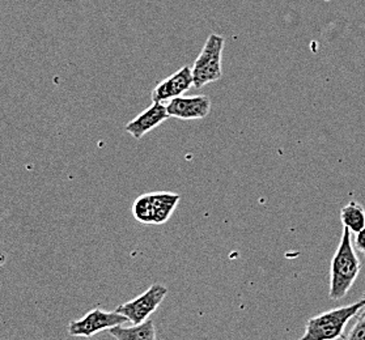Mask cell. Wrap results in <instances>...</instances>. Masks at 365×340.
I'll use <instances>...</instances> for the list:
<instances>
[{
	"label": "cell",
	"instance_id": "9c48e42d",
	"mask_svg": "<svg viewBox=\"0 0 365 340\" xmlns=\"http://www.w3.org/2000/svg\"><path fill=\"white\" fill-rule=\"evenodd\" d=\"M151 208L152 224L160 225L167 222L178 206L181 197L175 192H150L147 194Z\"/></svg>",
	"mask_w": 365,
	"mask_h": 340
},
{
	"label": "cell",
	"instance_id": "30bf717a",
	"mask_svg": "<svg viewBox=\"0 0 365 340\" xmlns=\"http://www.w3.org/2000/svg\"><path fill=\"white\" fill-rule=\"evenodd\" d=\"M115 340H156V327L151 319L133 326H115L109 330Z\"/></svg>",
	"mask_w": 365,
	"mask_h": 340
},
{
	"label": "cell",
	"instance_id": "8992f818",
	"mask_svg": "<svg viewBox=\"0 0 365 340\" xmlns=\"http://www.w3.org/2000/svg\"><path fill=\"white\" fill-rule=\"evenodd\" d=\"M191 87H194L192 79V68L190 66H183L172 76L160 81L159 84L152 91V101L153 103H169L175 97H180L186 93Z\"/></svg>",
	"mask_w": 365,
	"mask_h": 340
},
{
	"label": "cell",
	"instance_id": "6da1fadb",
	"mask_svg": "<svg viewBox=\"0 0 365 340\" xmlns=\"http://www.w3.org/2000/svg\"><path fill=\"white\" fill-rule=\"evenodd\" d=\"M361 264L357 258L356 252L351 241V232L343 230L341 244L334 254L330 267V291L329 297L331 300H341L346 297L351 287L360 274Z\"/></svg>",
	"mask_w": 365,
	"mask_h": 340
},
{
	"label": "cell",
	"instance_id": "3957f363",
	"mask_svg": "<svg viewBox=\"0 0 365 340\" xmlns=\"http://www.w3.org/2000/svg\"><path fill=\"white\" fill-rule=\"evenodd\" d=\"M224 50V38L219 34H211L207 38L197 61L194 62L192 79L194 88L200 89L210 83L222 79V54Z\"/></svg>",
	"mask_w": 365,
	"mask_h": 340
},
{
	"label": "cell",
	"instance_id": "52a82bcc",
	"mask_svg": "<svg viewBox=\"0 0 365 340\" xmlns=\"http://www.w3.org/2000/svg\"><path fill=\"white\" fill-rule=\"evenodd\" d=\"M167 110L170 117L191 120L203 119L211 111V100L207 96H194V97H175L167 103Z\"/></svg>",
	"mask_w": 365,
	"mask_h": 340
},
{
	"label": "cell",
	"instance_id": "ba28073f",
	"mask_svg": "<svg viewBox=\"0 0 365 340\" xmlns=\"http://www.w3.org/2000/svg\"><path fill=\"white\" fill-rule=\"evenodd\" d=\"M170 118L167 110V105L161 103H153L150 108L142 111L131 122H128L125 130L126 133L134 136L135 139H142L144 135L148 134L167 119Z\"/></svg>",
	"mask_w": 365,
	"mask_h": 340
},
{
	"label": "cell",
	"instance_id": "8fae6325",
	"mask_svg": "<svg viewBox=\"0 0 365 340\" xmlns=\"http://www.w3.org/2000/svg\"><path fill=\"white\" fill-rule=\"evenodd\" d=\"M341 220L346 230H349L351 233H359L365 228L364 207L355 200H351L341 208Z\"/></svg>",
	"mask_w": 365,
	"mask_h": 340
},
{
	"label": "cell",
	"instance_id": "4fadbf2b",
	"mask_svg": "<svg viewBox=\"0 0 365 340\" xmlns=\"http://www.w3.org/2000/svg\"><path fill=\"white\" fill-rule=\"evenodd\" d=\"M355 246H356L357 250L365 257V228L364 230H360L359 233H356Z\"/></svg>",
	"mask_w": 365,
	"mask_h": 340
},
{
	"label": "cell",
	"instance_id": "7c38bea8",
	"mask_svg": "<svg viewBox=\"0 0 365 340\" xmlns=\"http://www.w3.org/2000/svg\"><path fill=\"white\" fill-rule=\"evenodd\" d=\"M344 340H365V309H361L355 324L344 335Z\"/></svg>",
	"mask_w": 365,
	"mask_h": 340
},
{
	"label": "cell",
	"instance_id": "277c9868",
	"mask_svg": "<svg viewBox=\"0 0 365 340\" xmlns=\"http://www.w3.org/2000/svg\"><path fill=\"white\" fill-rule=\"evenodd\" d=\"M168 288L161 284H152L145 292L139 294L134 300L128 301L115 309V311L128 318L133 324H140L150 319L161 302L167 297Z\"/></svg>",
	"mask_w": 365,
	"mask_h": 340
},
{
	"label": "cell",
	"instance_id": "5b68a950",
	"mask_svg": "<svg viewBox=\"0 0 365 340\" xmlns=\"http://www.w3.org/2000/svg\"><path fill=\"white\" fill-rule=\"evenodd\" d=\"M126 322H128V318L115 310L106 311L101 308H95L88 311L83 318L70 322L67 330L71 336L91 338L98 332L110 330L113 327L122 326Z\"/></svg>",
	"mask_w": 365,
	"mask_h": 340
},
{
	"label": "cell",
	"instance_id": "7a4b0ae2",
	"mask_svg": "<svg viewBox=\"0 0 365 340\" xmlns=\"http://www.w3.org/2000/svg\"><path fill=\"white\" fill-rule=\"evenodd\" d=\"M365 308L363 299L347 306L335 308L310 318L305 324V332L299 340H336L343 336L346 326Z\"/></svg>",
	"mask_w": 365,
	"mask_h": 340
}]
</instances>
